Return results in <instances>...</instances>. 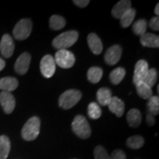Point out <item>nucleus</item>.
<instances>
[{
  "instance_id": "c9c22d12",
  "label": "nucleus",
  "mask_w": 159,
  "mask_h": 159,
  "mask_svg": "<svg viewBox=\"0 0 159 159\" xmlns=\"http://www.w3.org/2000/svg\"><path fill=\"white\" fill-rule=\"evenodd\" d=\"M5 66V61L2 58L0 57V71L3 70Z\"/></svg>"
},
{
  "instance_id": "7c9ffc66",
  "label": "nucleus",
  "mask_w": 159,
  "mask_h": 159,
  "mask_svg": "<svg viewBox=\"0 0 159 159\" xmlns=\"http://www.w3.org/2000/svg\"><path fill=\"white\" fill-rule=\"evenodd\" d=\"M94 154L95 159H111L105 149L100 145H98L95 148Z\"/></svg>"
},
{
  "instance_id": "f8f14e48",
  "label": "nucleus",
  "mask_w": 159,
  "mask_h": 159,
  "mask_svg": "<svg viewBox=\"0 0 159 159\" xmlns=\"http://www.w3.org/2000/svg\"><path fill=\"white\" fill-rule=\"evenodd\" d=\"M31 56L28 52H24L18 57L14 65L15 71L19 75H25L30 68Z\"/></svg>"
},
{
  "instance_id": "423d86ee",
  "label": "nucleus",
  "mask_w": 159,
  "mask_h": 159,
  "mask_svg": "<svg viewBox=\"0 0 159 159\" xmlns=\"http://www.w3.org/2000/svg\"><path fill=\"white\" fill-rule=\"evenodd\" d=\"M55 61L63 69H70L75 63V55L67 49H60L55 53Z\"/></svg>"
},
{
  "instance_id": "0eeeda50",
  "label": "nucleus",
  "mask_w": 159,
  "mask_h": 159,
  "mask_svg": "<svg viewBox=\"0 0 159 159\" xmlns=\"http://www.w3.org/2000/svg\"><path fill=\"white\" fill-rule=\"evenodd\" d=\"M55 61L54 57L51 55H47L43 57L40 63V70L46 78H50L55 71Z\"/></svg>"
},
{
  "instance_id": "2eb2a0df",
  "label": "nucleus",
  "mask_w": 159,
  "mask_h": 159,
  "mask_svg": "<svg viewBox=\"0 0 159 159\" xmlns=\"http://www.w3.org/2000/svg\"><path fill=\"white\" fill-rule=\"evenodd\" d=\"M131 8V2L129 0H122L114 6L111 13L116 19H119L128 10Z\"/></svg>"
},
{
  "instance_id": "393cba45",
  "label": "nucleus",
  "mask_w": 159,
  "mask_h": 159,
  "mask_svg": "<svg viewBox=\"0 0 159 159\" xmlns=\"http://www.w3.org/2000/svg\"><path fill=\"white\" fill-rule=\"evenodd\" d=\"M66 21L64 18L58 15L52 16L49 19V27L54 30H59L66 26Z\"/></svg>"
},
{
  "instance_id": "4c0bfd02",
  "label": "nucleus",
  "mask_w": 159,
  "mask_h": 159,
  "mask_svg": "<svg viewBox=\"0 0 159 159\" xmlns=\"http://www.w3.org/2000/svg\"><path fill=\"white\" fill-rule=\"evenodd\" d=\"M158 93H159V86L158 85Z\"/></svg>"
},
{
  "instance_id": "b1692460",
  "label": "nucleus",
  "mask_w": 159,
  "mask_h": 159,
  "mask_svg": "<svg viewBox=\"0 0 159 159\" xmlns=\"http://www.w3.org/2000/svg\"><path fill=\"white\" fill-rule=\"evenodd\" d=\"M103 75L102 69L99 67L93 66L89 69L87 73L88 80L92 83H97L100 81Z\"/></svg>"
},
{
  "instance_id": "6ab92c4d",
  "label": "nucleus",
  "mask_w": 159,
  "mask_h": 159,
  "mask_svg": "<svg viewBox=\"0 0 159 159\" xmlns=\"http://www.w3.org/2000/svg\"><path fill=\"white\" fill-rule=\"evenodd\" d=\"M112 92L108 88H101L97 92V99L99 105L105 106L108 105L112 98Z\"/></svg>"
},
{
  "instance_id": "5701e85b",
  "label": "nucleus",
  "mask_w": 159,
  "mask_h": 159,
  "mask_svg": "<svg viewBox=\"0 0 159 159\" xmlns=\"http://www.w3.org/2000/svg\"><path fill=\"white\" fill-rule=\"evenodd\" d=\"M135 85H136L137 94L141 98L148 99L152 96V88H150L148 85L145 84L144 82L139 83Z\"/></svg>"
},
{
  "instance_id": "72a5a7b5",
  "label": "nucleus",
  "mask_w": 159,
  "mask_h": 159,
  "mask_svg": "<svg viewBox=\"0 0 159 159\" xmlns=\"http://www.w3.org/2000/svg\"><path fill=\"white\" fill-rule=\"evenodd\" d=\"M73 3H75V5L81 7V8H83L90 3V1L89 0H75V1H73Z\"/></svg>"
},
{
  "instance_id": "9d476101",
  "label": "nucleus",
  "mask_w": 159,
  "mask_h": 159,
  "mask_svg": "<svg viewBox=\"0 0 159 159\" xmlns=\"http://www.w3.org/2000/svg\"><path fill=\"white\" fill-rule=\"evenodd\" d=\"M122 49L119 45H113L109 47L105 54V61L107 64L113 66L116 64L121 58Z\"/></svg>"
},
{
  "instance_id": "4be33fe9",
  "label": "nucleus",
  "mask_w": 159,
  "mask_h": 159,
  "mask_svg": "<svg viewBox=\"0 0 159 159\" xmlns=\"http://www.w3.org/2000/svg\"><path fill=\"white\" fill-rule=\"evenodd\" d=\"M136 10L130 8L122 15V16L120 18V25L123 28H127V27H130L136 16Z\"/></svg>"
},
{
  "instance_id": "1a4fd4ad",
  "label": "nucleus",
  "mask_w": 159,
  "mask_h": 159,
  "mask_svg": "<svg viewBox=\"0 0 159 159\" xmlns=\"http://www.w3.org/2000/svg\"><path fill=\"white\" fill-rule=\"evenodd\" d=\"M148 70L149 66L146 61L140 60L136 63V66H135L134 78H133V82L135 85L138 84L139 83L144 82L145 76H146Z\"/></svg>"
},
{
  "instance_id": "6e6552de",
  "label": "nucleus",
  "mask_w": 159,
  "mask_h": 159,
  "mask_svg": "<svg viewBox=\"0 0 159 159\" xmlns=\"http://www.w3.org/2000/svg\"><path fill=\"white\" fill-rule=\"evenodd\" d=\"M15 44L12 37L8 34H5L0 41V52L2 56L9 58L13 54Z\"/></svg>"
},
{
  "instance_id": "e433bc0d",
  "label": "nucleus",
  "mask_w": 159,
  "mask_h": 159,
  "mask_svg": "<svg viewBox=\"0 0 159 159\" xmlns=\"http://www.w3.org/2000/svg\"><path fill=\"white\" fill-rule=\"evenodd\" d=\"M155 13H156V15L159 14V4H157L156 5V8H155Z\"/></svg>"
},
{
  "instance_id": "bb28decb",
  "label": "nucleus",
  "mask_w": 159,
  "mask_h": 159,
  "mask_svg": "<svg viewBox=\"0 0 159 159\" xmlns=\"http://www.w3.org/2000/svg\"><path fill=\"white\" fill-rule=\"evenodd\" d=\"M126 143L128 148L137 150L142 148L144 144V139L141 136H133L129 137Z\"/></svg>"
},
{
  "instance_id": "9b49d317",
  "label": "nucleus",
  "mask_w": 159,
  "mask_h": 159,
  "mask_svg": "<svg viewBox=\"0 0 159 159\" xmlns=\"http://www.w3.org/2000/svg\"><path fill=\"white\" fill-rule=\"evenodd\" d=\"M0 104L7 114H10L15 109L16 100L13 95L11 92L2 91L0 93Z\"/></svg>"
},
{
  "instance_id": "2f4dec72",
  "label": "nucleus",
  "mask_w": 159,
  "mask_h": 159,
  "mask_svg": "<svg viewBox=\"0 0 159 159\" xmlns=\"http://www.w3.org/2000/svg\"><path fill=\"white\" fill-rule=\"evenodd\" d=\"M111 159H126V155L122 150H115L110 156Z\"/></svg>"
},
{
  "instance_id": "7ed1b4c3",
  "label": "nucleus",
  "mask_w": 159,
  "mask_h": 159,
  "mask_svg": "<svg viewBox=\"0 0 159 159\" xmlns=\"http://www.w3.org/2000/svg\"><path fill=\"white\" fill-rule=\"evenodd\" d=\"M73 132L80 139H86L91 136V130L87 119L82 115H77L71 123Z\"/></svg>"
},
{
  "instance_id": "ddd939ff",
  "label": "nucleus",
  "mask_w": 159,
  "mask_h": 159,
  "mask_svg": "<svg viewBox=\"0 0 159 159\" xmlns=\"http://www.w3.org/2000/svg\"><path fill=\"white\" fill-rule=\"evenodd\" d=\"M87 41L91 51L94 55H99L102 52L103 46L101 39H99L98 35L94 33H91L88 35Z\"/></svg>"
},
{
  "instance_id": "473e14b6",
  "label": "nucleus",
  "mask_w": 159,
  "mask_h": 159,
  "mask_svg": "<svg viewBox=\"0 0 159 159\" xmlns=\"http://www.w3.org/2000/svg\"><path fill=\"white\" fill-rule=\"evenodd\" d=\"M149 26L152 30L155 31H158L159 30V19L158 16L152 17L149 22Z\"/></svg>"
},
{
  "instance_id": "f257e3e1",
  "label": "nucleus",
  "mask_w": 159,
  "mask_h": 159,
  "mask_svg": "<svg viewBox=\"0 0 159 159\" xmlns=\"http://www.w3.org/2000/svg\"><path fill=\"white\" fill-rule=\"evenodd\" d=\"M79 34L75 30H69L61 33L52 41V46L55 49H67L77 42Z\"/></svg>"
},
{
  "instance_id": "aec40b11",
  "label": "nucleus",
  "mask_w": 159,
  "mask_h": 159,
  "mask_svg": "<svg viewBox=\"0 0 159 159\" xmlns=\"http://www.w3.org/2000/svg\"><path fill=\"white\" fill-rule=\"evenodd\" d=\"M11 150V142L7 136H0V159H7Z\"/></svg>"
},
{
  "instance_id": "39448f33",
  "label": "nucleus",
  "mask_w": 159,
  "mask_h": 159,
  "mask_svg": "<svg viewBox=\"0 0 159 159\" xmlns=\"http://www.w3.org/2000/svg\"><path fill=\"white\" fill-rule=\"evenodd\" d=\"M33 30V23L29 19H24L20 20L13 30V36L16 39L19 41L27 39L30 35Z\"/></svg>"
},
{
  "instance_id": "a878e982",
  "label": "nucleus",
  "mask_w": 159,
  "mask_h": 159,
  "mask_svg": "<svg viewBox=\"0 0 159 159\" xmlns=\"http://www.w3.org/2000/svg\"><path fill=\"white\" fill-rule=\"evenodd\" d=\"M147 27H148V21L145 19H139L134 23L132 30L134 34L142 36L144 33H146Z\"/></svg>"
},
{
  "instance_id": "c756f323",
  "label": "nucleus",
  "mask_w": 159,
  "mask_h": 159,
  "mask_svg": "<svg viewBox=\"0 0 159 159\" xmlns=\"http://www.w3.org/2000/svg\"><path fill=\"white\" fill-rule=\"evenodd\" d=\"M88 114L91 119H97L102 115V110L96 102H91L88 106Z\"/></svg>"
},
{
  "instance_id": "4468645a",
  "label": "nucleus",
  "mask_w": 159,
  "mask_h": 159,
  "mask_svg": "<svg viewBox=\"0 0 159 159\" xmlns=\"http://www.w3.org/2000/svg\"><path fill=\"white\" fill-rule=\"evenodd\" d=\"M108 108L116 116L121 117L125 112V103L117 97H112L109 102Z\"/></svg>"
},
{
  "instance_id": "dca6fc26",
  "label": "nucleus",
  "mask_w": 159,
  "mask_h": 159,
  "mask_svg": "<svg viewBox=\"0 0 159 159\" xmlns=\"http://www.w3.org/2000/svg\"><path fill=\"white\" fill-rule=\"evenodd\" d=\"M140 42L143 47L150 48H158L159 37L152 33H146L140 38Z\"/></svg>"
},
{
  "instance_id": "f3484780",
  "label": "nucleus",
  "mask_w": 159,
  "mask_h": 159,
  "mask_svg": "<svg viewBox=\"0 0 159 159\" xmlns=\"http://www.w3.org/2000/svg\"><path fill=\"white\" fill-rule=\"evenodd\" d=\"M19 85L17 79L13 77H5L0 79V90L11 92L16 90Z\"/></svg>"
},
{
  "instance_id": "20e7f679",
  "label": "nucleus",
  "mask_w": 159,
  "mask_h": 159,
  "mask_svg": "<svg viewBox=\"0 0 159 159\" xmlns=\"http://www.w3.org/2000/svg\"><path fill=\"white\" fill-rule=\"evenodd\" d=\"M82 94L78 90L75 89H69L64 91L59 97V106L61 108L70 109L74 107L77 102L80 100Z\"/></svg>"
},
{
  "instance_id": "f704fd0d",
  "label": "nucleus",
  "mask_w": 159,
  "mask_h": 159,
  "mask_svg": "<svg viewBox=\"0 0 159 159\" xmlns=\"http://www.w3.org/2000/svg\"><path fill=\"white\" fill-rule=\"evenodd\" d=\"M146 121H147V123H148L149 126H153V125H155V123H156L155 117L152 116V115H151L150 114H148V115H147Z\"/></svg>"
},
{
  "instance_id": "c85d7f7f",
  "label": "nucleus",
  "mask_w": 159,
  "mask_h": 159,
  "mask_svg": "<svg viewBox=\"0 0 159 159\" xmlns=\"http://www.w3.org/2000/svg\"><path fill=\"white\" fill-rule=\"evenodd\" d=\"M157 80H158V72H157L156 69L153 68L149 69L144 80V83L148 86H150V88H152L156 85Z\"/></svg>"
},
{
  "instance_id": "a211bd4d",
  "label": "nucleus",
  "mask_w": 159,
  "mask_h": 159,
  "mask_svg": "<svg viewBox=\"0 0 159 159\" xmlns=\"http://www.w3.org/2000/svg\"><path fill=\"white\" fill-rule=\"evenodd\" d=\"M142 120L140 111L136 108H132L127 114V122L131 128H137L140 125Z\"/></svg>"
},
{
  "instance_id": "cd10ccee",
  "label": "nucleus",
  "mask_w": 159,
  "mask_h": 159,
  "mask_svg": "<svg viewBox=\"0 0 159 159\" xmlns=\"http://www.w3.org/2000/svg\"><path fill=\"white\" fill-rule=\"evenodd\" d=\"M148 108L149 114L156 116L159 113V98L158 96H152L148 101Z\"/></svg>"
},
{
  "instance_id": "412c9836",
  "label": "nucleus",
  "mask_w": 159,
  "mask_h": 159,
  "mask_svg": "<svg viewBox=\"0 0 159 159\" xmlns=\"http://www.w3.org/2000/svg\"><path fill=\"white\" fill-rule=\"evenodd\" d=\"M125 75H126L125 69L122 67H118L111 71L109 79L114 85H118L123 80Z\"/></svg>"
},
{
  "instance_id": "f03ea898",
  "label": "nucleus",
  "mask_w": 159,
  "mask_h": 159,
  "mask_svg": "<svg viewBox=\"0 0 159 159\" xmlns=\"http://www.w3.org/2000/svg\"><path fill=\"white\" fill-rule=\"evenodd\" d=\"M41 121L38 116H33L27 121L21 130V136L26 141H33L39 136Z\"/></svg>"
}]
</instances>
